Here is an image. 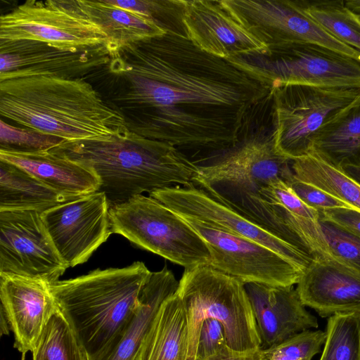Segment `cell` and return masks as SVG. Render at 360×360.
Returning a JSON list of instances; mask_svg holds the SVG:
<instances>
[{
  "label": "cell",
  "instance_id": "obj_1",
  "mask_svg": "<svg viewBox=\"0 0 360 360\" xmlns=\"http://www.w3.org/2000/svg\"><path fill=\"white\" fill-rule=\"evenodd\" d=\"M124 79L115 98L132 112V129L179 150L215 153L236 144L247 112L271 89L223 59L169 32L110 53Z\"/></svg>",
  "mask_w": 360,
  "mask_h": 360
},
{
  "label": "cell",
  "instance_id": "obj_2",
  "mask_svg": "<svg viewBox=\"0 0 360 360\" xmlns=\"http://www.w3.org/2000/svg\"><path fill=\"white\" fill-rule=\"evenodd\" d=\"M0 113L68 143L105 141L129 131L118 110L80 78L37 75L1 81Z\"/></svg>",
  "mask_w": 360,
  "mask_h": 360
},
{
  "label": "cell",
  "instance_id": "obj_3",
  "mask_svg": "<svg viewBox=\"0 0 360 360\" xmlns=\"http://www.w3.org/2000/svg\"><path fill=\"white\" fill-rule=\"evenodd\" d=\"M51 150L92 169L110 207L145 192L193 184L197 171L174 146L131 131L105 141L64 142Z\"/></svg>",
  "mask_w": 360,
  "mask_h": 360
},
{
  "label": "cell",
  "instance_id": "obj_4",
  "mask_svg": "<svg viewBox=\"0 0 360 360\" xmlns=\"http://www.w3.org/2000/svg\"><path fill=\"white\" fill-rule=\"evenodd\" d=\"M151 271L143 262L122 268L97 269L51 284L60 311L86 354L94 360L127 326L138 309Z\"/></svg>",
  "mask_w": 360,
  "mask_h": 360
},
{
  "label": "cell",
  "instance_id": "obj_5",
  "mask_svg": "<svg viewBox=\"0 0 360 360\" xmlns=\"http://www.w3.org/2000/svg\"><path fill=\"white\" fill-rule=\"evenodd\" d=\"M112 233L184 267L209 264V250L184 219L160 201L137 195L109 210Z\"/></svg>",
  "mask_w": 360,
  "mask_h": 360
},
{
  "label": "cell",
  "instance_id": "obj_6",
  "mask_svg": "<svg viewBox=\"0 0 360 360\" xmlns=\"http://www.w3.org/2000/svg\"><path fill=\"white\" fill-rule=\"evenodd\" d=\"M271 89L288 84L360 89V61L314 44L269 49L226 59Z\"/></svg>",
  "mask_w": 360,
  "mask_h": 360
},
{
  "label": "cell",
  "instance_id": "obj_7",
  "mask_svg": "<svg viewBox=\"0 0 360 360\" xmlns=\"http://www.w3.org/2000/svg\"><path fill=\"white\" fill-rule=\"evenodd\" d=\"M360 94V89L301 84L271 89L276 150L295 160L309 155L323 126Z\"/></svg>",
  "mask_w": 360,
  "mask_h": 360
},
{
  "label": "cell",
  "instance_id": "obj_8",
  "mask_svg": "<svg viewBox=\"0 0 360 360\" xmlns=\"http://www.w3.org/2000/svg\"><path fill=\"white\" fill-rule=\"evenodd\" d=\"M0 40H34L69 51L109 44L80 0H30L0 17Z\"/></svg>",
  "mask_w": 360,
  "mask_h": 360
},
{
  "label": "cell",
  "instance_id": "obj_9",
  "mask_svg": "<svg viewBox=\"0 0 360 360\" xmlns=\"http://www.w3.org/2000/svg\"><path fill=\"white\" fill-rule=\"evenodd\" d=\"M178 288L195 304L205 320L223 326L226 345L247 352L260 349V340L245 283L209 264L184 269Z\"/></svg>",
  "mask_w": 360,
  "mask_h": 360
},
{
  "label": "cell",
  "instance_id": "obj_10",
  "mask_svg": "<svg viewBox=\"0 0 360 360\" xmlns=\"http://www.w3.org/2000/svg\"><path fill=\"white\" fill-rule=\"evenodd\" d=\"M292 161L276 150L273 129L263 128L195 164L193 185L260 188L276 180L288 184L294 177Z\"/></svg>",
  "mask_w": 360,
  "mask_h": 360
},
{
  "label": "cell",
  "instance_id": "obj_11",
  "mask_svg": "<svg viewBox=\"0 0 360 360\" xmlns=\"http://www.w3.org/2000/svg\"><path fill=\"white\" fill-rule=\"evenodd\" d=\"M232 16L268 49L289 44L324 46L360 61V53L339 41L291 0H221Z\"/></svg>",
  "mask_w": 360,
  "mask_h": 360
},
{
  "label": "cell",
  "instance_id": "obj_12",
  "mask_svg": "<svg viewBox=\"0 0 360 360\" xmlns=\"http://www.w3.org/2000/svg\"><path fill=\"white\" fill-rule=\"evenodd\" d=\"M34 210H0V274L58 281L68 266Z\"/></svg>",
  "mask_w": 360,
  "mask_h": 360
},
{
  "label": "cell",
  "instance_id": "obj_13",
  "mask_svg": "<svg viewBox=\"0 0 360 360\" xmlns=\"http://www.w3.org/2000/svg\"><path fill=\"white\" fill-rule=\"evenodd\" d=\"M206 244L211 266L244 283L294 286L302 271L271 249L191 218L183 217Z\"/></svg>",
  "mask_w": 360,
  "mask_h": 360
},
{
  "label": "cell",
  "instance_id": "obj_14",
  "mask_svg": "<svg viewBox=\"0 0 360 360\" xmlns=\"http://www.w3.org/2000/svg\"><path fill=\"white\" fill-rule=\"evenodd\" d=\"M149 195L180 217L193 219L271 249L302 272L314 259L193 184L155 191Z\"/></svg>",
  "mask_w": 360,
  "mask_h": 360
},
{
  "label": "cell",
  "instance_id": "obj_15",
  "mask_svg": "<svg viewBox=\"0 0 360 360\" xmlns=\"http://www.w3.org/2000/svg\"><path fill=\"white\" fill-rule=\"evenodd\" d=\"M110 206L97 191L56 205L41 213L59 255L68 267L86 262L112 233Z\"/></svg>",
  "mask_w": 360,
  "mask_h": 360
},
{
  "label": "cell",
  "instance_id": "obj_16",
  "mask_svg": "<svg viewBox=\"0 0 360 360\" xmlns=\"http://www.w3.org/2000/svg\"><path fill=\"white\" fill-rule=\"evenodd\" d=\"M69 51L34 40H0V82L49 75L79 78L110 60V48Z\"/></svg>",
  "mask_w": 360,
  "mask_h": 360
},
{
  "label": "cell",
  "instance_id": "obj_17",
  "mask_svg": "<svg viewBox=\"0 0 360 360\" xmlns=\"http://www.w3.org/2000/svg\"><path fill=\"white\" fill-rule=\"evenodd\" d=\"M183 22L188 38L202 51L217 57L226 60L269 51L232 16L221 0H185Z\"/></svg>",
  "mask_w": 360,
  "mask_h": 360
},
{
  "label": "cell",
  "instance_id": "obj_18",
  "mask_svg": "<svg viewBox=\"0 0 360 360\" xmlns=\"http://www.w3.org/2000/svg\"><path fill=\"white\" fill-rule=\"evenodd\" d=\"M0 311L13 333L14 347L25 356L59 309L51 284L38 278L0 274Z\"/></svg>",
  "mask_w": 360,
  "mask_h": 360
},
{
  "label": "cell",
  "instance_id": "obj_19",
  "mask_svg": "<svg viewBox=\"0 0 360 360\" xmlns=\"http://www.w3.org/2000/svg\"><path fill=\"white\" fill-rule=\"evenodd\" d=\"M296 285L304 306L323 318L360 314V272L331 257L313 259Z\"/></svg>",
  "mask_w": 360,
  "mask_h": 360
},
{
  "label": "cell",
  "instance_id": "obj_20",
  "mask_svg": "<svg viewBox=\"0 0 360 360\" xmlns=\"http://www.w3.org/2000/svg\"><path fill=\"white\" fill-rule=\"evenodd\" d=\"M245 288L256 321L260 349L318 328L317 318L307 311L294 286L248 283Z\"/></svg>",
  "mask_w": 360,
  "mask_h": 360
},
{
  "label": "cell",
  "instance_id": "obj_21",
  "mask_svg": "<svg viewBox=\"0 0 360 360\" xmlns=\"http://www.w3.org/2000/svg\"><path fill=\"white\" fill-rule=\"evenodd\" d=\"M0 160L13 164L72 200L98 191L100 180L85 165L52 150L16 152L0 150Z\"/></svg>",
  "mask_w": 360,
  "mask_h": 360
},
{
  "label": "cell",
  "instance_id": "obj_22",
  "mask_svg": "<svg viewBox=\"0 0 360 360\" xmlns=\"http://www.w3.org/2000/svg\"><path fill=\"white\" fill-rule=\"evenodd\" d=\"M178 287L179 281L166 266L152 272L141 291L134 315L94 360H136L160 306Z\"/></svg>",
  "mask_w": 360,
  "mask_h": 360
},
{
  "label": "cell",
  "instance_id": "obj_23",
  "mask_svg": "<svg viewBox=\"0 0 360 360\" xmlns=\"http://www.w3.org/2000/svg\"><path fill=\"white\" fill-rule=\"evenodd\" d=\"M189 321L176 292L160 306L136 360H188Z\"/></svg>",
  "mask_w": 360,
  "mask_h": 360
},
{
  "label": "cell",
  "instance_id": "obj_24",
  "mask_svg": "<svg viewBox=\"0 0 360 360\" xmlns=\"http://www.w3.org/2000/svg\"><path fill=\"white\" fill-rule=\"evenodd\" d=\"M311 153L339 169L360 165V94L323 126Z\"/></svg>",
  "mask_w": 360,
  "mask_h": 360
},
{
  "label": "cell",
  "instance_id": "obj_25",
  "mask_svg": "<svg viewBox=\"0 0 360 360\" xmlns=\"http://www.w3.org/2000/svg\"><path fill=\"white\" fill-rule=\"evenodd\" d=\"M80 2L108 34L110 51L167 33L153 18L116 6L108 0H80Z\"/></svg>",
  "mask_w": 360,
  "mask_h": 360
},
{
  "label": "cell",
  "instance_id": "obj_26",
  "mask_svg": "<svg viewBox=\"0 0 360 360\" xmlns=\"http://www.w3.org/2000/svg\"><path fill=\"white\" fill-rule=\"evenodd\" d=\"M71 200L23 169L0 160V210H34L43 212Z\"/></svg>",
  "mask_w": 360,
  "mask_h": 360
},
{
  "label": "cell",
  "instance_id": "obj_27",
  "mask_svg": "<svg viewBox=\"0 0 360 360\" xmlns=\"http://www.w3.org/2000/svg\"><path fill=\"white\" fill-rule=\"evenodd\" d=\"M303 240L314 252L331 257L360 272V237L326 219H303Z\"/></svg>",
  "mask_w": 360,
  "mask_h": 360
},
{
  "label": "cell",
  "instance_id": "obj_28",
  "mask_svg": "<svg viewBox=\"0 0 360 360\" xmlns=\"http://www.w3.org/2000/svg\"><path fill=\"white\" fill-rule=\"evenodd\" d=\"M295 178L314 186L360 212V184L342 169L311 153L292 161Z\"/></svg>",
  "mask_w": 360,
  "mask_h": 360
},
{
  "label": "cell",
  "instance_id": "obj_29",
  "mask_svg": "<svg viewBox=\"0 0 360 360\" xmlns=\"http://www.w3.org/2000/svg\"><path fill=\"white\" fill-rule=\"evenodd\" d=\"M295 1L300 9L326 32L360 53V15L348 9L345 1Z\"/></svg>",
  "mask_w": 360,
  "mask_h": 360
},
{
  "label": "cell",
  "instance_id": "obj_30",
  "mask_svg": "<svg viewBox=\"0 0 360 360\" xmlns=\"http://www.w3.org/2000/svg\"><path fill=\"white\" fill-rule=\"evenodd\" d=\"M32 354V360H87L76 333L59 309L49 319Z\"/></svg>",
  "mask_w": 360,
  "mask_h": 360
},
{
  "label": "cell",
  "instance_id": "obj_31",
  "mask_svg": "<svg viewBox=\"0 0 360 360\" xmlns=\"http://www.w3.org/2000/svg\"><path fill=\"white\" fill-rule=\"evenodd\" d=\"M326 340L319 360H360L359 314L328 318Z\"/></svg>",
  "mask_w": 360,
  "mask_h": 360
},
{
  "label": "cell",
  "instance_id": "obj_32",
  "mask_svg": "<svg viewBox=\"0 0 360 360\" xmlns=\"http://www.w3.org/2000/svg\"><path fill=\"white\" fill-rule=\"evenodd\" d=\"M325 340V331L307 330L278 345L260 349L261 360H311L321 352Z\"/></svg>",
  "mask_w": 360,
  "mask_h": 360
},
{
  "label": "cell",
  "instance_id": "obj_33",
  "mask_svg": "<svg viewBox=\"0 0 360 360\" xmlns=\"http://www.w3.org/2000/svg\"><path fill=\"white\" fill-rule=\"evenodd\" d=\"M108 1L120 8L153 18L166 31H177L184 24L185 0Z\"/></svg>",
  "mask_w": 360,
  "mask_h": 360
},
{
  "label": "cell",
  "instance_id": "obj_34",
  "mask_svg": "<svg viewBox=\"0 0 360 360\" xmlns=\"http://www.w3.org/2000/svg\"><path fill=\"white\" fill-rule=\"evenodd\" d=\"M65 141L32 129H22L0 120V150L16 152L50 150Z\"/></svg>",
  "mask_w": 360,
  "mask_h": 360
},
{
  "label": "cell",
  "instance_id": "obj_35",
  "mask_svg": "<svg viewBox=\"0 0 360 360\" xmlns=\"http://www.w3.org/2000/svg\"><path fill=\"white\" fill-rule=\"evenodd\" d=\"M288 185L305 204L319 212L338 208L355 210L342 200L295 176Z\"/></svg>",
  "mask_w": 360,
  "mask_h": 360
},
{
  "label": "cell",
  "instance_id": "obj_36",
  "mask_svg": "<svg viewBox=\"0 0 360 360\" xmlns=\"http://www.w3.org/2000/svg\"><path fill=\"white\" fill-rule=\"evenodd\" d=\"M226 345L222 324L212 318L204 320L199 335L196 360H205Z\"/></svg>",
  "mask_w": 360,
  "mask_h": 360
},
{
  "label": "cell",
  "instance_id": "obj_37",
  "mask_svg": "<svg viewBox=\"0 0 360 360\" xmlns=\"http://www.w3.org/2000/svg\"><path fill=\"white\" fill-rule=\"evenodd\" d=\"M320 218L328 220L360 237V212L338 208L320 212Z\"/></svg>",
  "mask_w": 360,
  "mask_h": 360
},
{
  "label": "cell",
  "instance_id": "obj_38",
  "mask_svg": "<svg viewBox=\"0 0 360 360\" xmlns=\"http://www.w3.org/2000/svg\"><path fill=\"white\" fill-rule=\"evenodd\" d=\"M205 360H261L260 349L247 352L231 349L227 345Z\"/></svg>",
  "mask_w": 360,
  "mask_h": 360
},
{
  "label": "cell",
  "instance_id": "obj_39",
  "mask_svg": "<svg viewBox=\"0 0 360 360\" xmlns=\"http://www.w3.org/2000/svg\"><path fill=\"white\" fill-rule=\"evenodd\" d=\"M347 175L354 179L360 184V165H348L343 167L342 169Z\"/></svg>",
  "mask_w": 360,
  "mask_h": 360
},
{
  "label": "cell",
  "instance_id": "obj_40",
  "mask_svg": "<svg viewBox=\"0 0 360 360\" xmlns=\"http://www.w3.org/2000/svg\"><path fill=\"white\" fill-rule=\"evenodd\" d=\"M346 7L356 15H360V0L345 1Z\"/></svg>",
  "mask_w": 360,
  "mask_h": 360
},
{
  "label": "cell",
  "instance_id": "obj_41",
  "mask_svg": "<svg viewBox=\"0 0 360 360\" xmlns=\"http://www.w3.org/2000/svg\"><path fill=\"white\" fill-rule=\"evenodd\" d=\"M359 316H360V314H359Z\"/></svg>",
  "mask_w": 360,
  "mask_h": 360
}]
</instances>
